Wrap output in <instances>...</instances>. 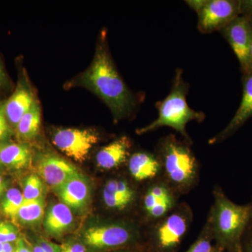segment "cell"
<instances>
[{
	"label": "cell",
	"instance_id": "cell-24",
	"mask_svg": "<svg viewBox=\"0 0 252 252\" xmlns=\"http://www.w3.org/2000/svg\"><path fill=\"white\" fill-rule=\"evenodd\" d=\"M214 238L213 233L211 228L210 222L209 221L207 228L203 230L198 240L192 245L187 252H212L214 247L212 241Z\"/></svg>",
	"mask_w": 252,
	"mask_h": 252
},
{
	"label": "cell",
	"instance_id": "cell-23",
	"mask_svg": "<svg viewBox=\"0 0 252 252\" xmlns=\"http://www.w3.org/2000/svg\"><path fill=\"white\" fill-rule=\"evenodd\" d=\"M170 198H172V194L165 186L154 185L149 189L144 197V209L148 213L158 203Z\"/></svg>",
	"mask_w": 252,
	"mask_h": 252
},
{
	"label": "cell",
	"instance_id": "cell-4",
	"mask_svg": "<svg viewBox=\"0 0 252 252\" xmlns=\"http://www.w3.org/2000/svg\"><path fill=\"white\" fill-rule=\"evenodd\" d=\"M161 165L172 185L180 189L189 187L195 178L197 162L191 150L170 135L160 144Z\"/></svg>",
	"mask_w": 252,
	"mask_h": 252
},
{
	"label": "cell",
	"instance_id": "cell-10",
	"mask_svg": "<svg viewBox=\"0 0 252 252\" xmlns=\"http://www.w3.org/2000/svg\"><path fill=\"white\" fill-rule=\"evenodd\" d=\"M130 229L124 225L112 223L92 227L84 232L85 245L96 250L125 246L132 240Z\"/></svg>",
	"mask_w": 252,
	"mask_h": 252
},
{
	"label": "cell",
	"instance_id": "cell-41",
	"mask_svg": "<svg viewBox=\"0 0 252 252\" xmlns=\"http://www.w3.org/2000/svg\"><path fill=\"white\" fill-rule=\"evenodd\" d=\"M0 163H1V162H0Z\"/></svg>",
	"mask_w": 252,
	"mask_h": 252
},
{
	"label": "cell",
	"instance_id": "cell-8",
	"mask_svg": "<svg viewBox=\"0 0 252 252\" xmlns=\"http://www.w3.org/2000/svg\"><path fill=\"white\" fill-rule=\"evenodd\" d=\"M220 32L231 46L241 66L242 72L245 74L248 71L252 40V19L240 15Z\"/></svg>",
	"mask_w": 252,
	"mask_h": 252
},
{
	"label": "cell",
	"instance_id": "cell-31",
	"mask_svg": "<svg viewBox=\"0 0 252 252\" xmlns=\"http://www.w3.org/2000/svg\"><path fill=\"white\" fill-rule=\"evenodd\" d=\"M10 87H11V81L5 70L4 64L0 60V91L9 90Z\"/></svg>",
	"mask_w": 252,
	"mask_h": 252
},
{
	"label": "cell",
	"instance_id": "cell-39",
	"mask_svg": "<svg viewBox=\"0 0 252 252\" xmlns=\"http://www.w3.org/2000/svg\"><path fill=\"white\" fill-rule=\"evenodd\" d=\"M129 252V251H124V252Z\"/></svg>",
	"mask_w": 252,
	"mask_h": 252
},
{
	"label": "cell",
	"instance_id": "cell-36",
	"mask_svg": "<svg viewBox=\"0 0 252 252\" xmlns=\"http://www.w3.org/2000/svg\"><path fill=\"white\" fill-rule=\"evenodd\" d=\"M32 249L33 252H45L44 250H42V248L38 245L37 243L34 244V245H32L31 244Z\"/></svg>",
	"mask_w": 252,
	"mask_h": 252
},
{
	"label": "cell",
	"instance_id": "cell-26",
	"mask_svg": "<svg viewBox=\"0 0 252 252\" xmlns=\"http://www.w3.org/2000/svg\"><path fill=\"white\" fill-rule=\"evenodd\" d=\"M12 130L5 114V100L0 101V143L9 138Z\"/></svg>",
	"mask_w": 252,
	"mask_h": 252
},
{
	"label": "cell",
	"instance_id": "cell-19",
	"mask_svg": "<svg viewBox=\"0 0 252 252\" xmlns=\"http://www.w3.org/2000/svg\"><path fill=\"white\" fill-rule=\"evenodd\" d=\"M41 126V107L39 101L35 99L31 108L18 123L15 131L21 140H31L35 138Z\"/></svg>",
	"mask_w": 252,
	"mask_h": 252
},
{
	"label": "cell",
	"instance_id": "cell-27",
	"mask_svg": "<svg viewBox=\"0 0 252 252\" xmlns=\"http://www.w3.org/2000/svg\"><path fill=\"white\" fill-rule=\"evenodd\" d=\"M174 198H170L158 203L148 212L149 216L152 219L161 218L165 216L167 212L173 206Z\"/></svg>",
	"mask_w": 252,
	"mask_h": 252
},
{
	"label": "cell",
	"instance_id": "cell-11",
	"mask_svg": "<svg viewBox=\"0 0 252 252\" xmlns=\"http://www.w3.org/2000/svg\"><path fill=\"white\" fill-rule=\"evenodd\" d=\"M35 99L27 73L24 69H20L14 92L9 98L5 99V114L12 130H15L18 123L31 108Z\"/></svg>",
	"mask_w": 252,
	"mask_h": 252
},
{
	"label": "cell",
	"instance_id": "cell-16",
	"mask_svg": "<svg viewBox=\"0 0 252 252\" xmlns=\"http://www.w3.org/2000/svg\"><path fill=\"white\" fill-rule=\"evenodd\" d=\"M74 220L70 208L65 204L58 203L49 207L44 220L46 233L53 237L62 236L70 228Z\"/></svg>",
	"mask_w": 252,
	"mask_h": 252
},
{
	"label": "cell",
	"instance_id": "cell-37",
	"mask_svg": "<svg viewBox=\"0 0 252 252\" xmlns=\"http://www.w3.org/2000/svg\"><path fill=\"white\" fill-rule=\"evenodd\" d=\"M5 189H6V184H5L4 180H3V179L1 178V176H0V195L3 193Z\"/></svg>",
	"mask_w": 252,
	"mask_h": 252
},
{
	"label": "cell",
	"instance_id": "cell-5",
	"mask_svg": "<svg viewBox=\"0 0 252 252\" xmlns=\"http://www.w3.org/2000/svg\"><path fill=\"white\" fill-rule=\"evenodd\" d=\"M187 4L198 14V28L204 34L220 31L240 16V0H189Z\"/></svg>",
	"mask_w": 252,
	"mask_h": 252
},
{
	"label": "cell",
	"instance_id": "cell-21",
	"mask_svg": "<svg viewBox=\"0 0 252 252\" xmlns=\"http://www.w3.org/2000/svg\"><path fill=\"white\" fill-rule=\"evenodd\" d=\"M24 202L23 193L18 189L12 188L7 190L1 203V209L3 214L12 219L16 220L18 212Z\"/></svg>",
	"mask_w": 252,
	"mask_h": 252
},
{
	"label": "cell",
	"instance_id": "cell-30",
	"mask_svg": "<svg viewBox=\"0 0 252 252\" xmlns=\"http://www.w3.org/2000/svg\"><path fill=\"white\" fill-rule=\"evenodd\" d=\"M36 243L42 248L45 252H61V245L52 243L46 239L40 238L37 240Z\"/></svg>",
	"mask_w": 252,
	"mask_h": 252
},
{
	"label": "cell",
	"instance_id": "cell-34",
	"mask_svg": "<svg viewBox=\"0 0 252 252\" xmlns=\"http://www.w3.org/2000/svg\"><path fill=\"white\" fill-rule=\"evenodd\" d=\"M16 245L13 243H0V252H14Z\"/></svg>",
	"mask_w": 252,
	"mask_h": 252
},
{
	"label": "cell",
	"instance_id": "cell-32",
	"mask_svg": "<svg viewBox=\"0 0 252 252\" xmlns=\"http://www.w3.org/2000/svg\"><path fill=\"white\" fill-rule=\"evenodd\" d=\"M240 14L252 19V0H240Z\"/></svg>",
	"mask_w": 252,
	"mask_h": 252
},
{
	"label": "cell",
	"instance_id": "cell-25",
	"mask_svg": "<svg viewBox=\"0 0 252 252\" xmlns=\"http://www.w3.org/2000/svg\"><path fill=\"white\" fill-rule=\"evenodd\" d=\"M18 240V231L9 223L0 224V243H14Z\"/></svg>",
	"mask_w": 252,
	"mask_h": 252
},
{
	"label": "cell",
	"instance_id": "cell-7",
	"mask_svg": "<svg viewBox=\"0 0 252 252\" xmlns=\"http://www.w3.org/2000/svg\"><path fill=\"white\" fill-rule=\"evenodd\" d=\"M189 219L185 211H179L166 217L154 233V252H176L188 229Z\"/></svg>",
	"mask_w": 252,
	"mask_h": 252
},
{
	"label": "cell",
	"instance_id": "cell-29",
	"mask_svg": "<svg viewBox=\"0 0 252 252\" xmlns=\"http://www.w3.org/2000/svg\"><path fill=\"white\" fill-rule=\"evenodd\" d=\"M61 252H87V249L84 244L70 241L61 245Z\"/></svg>",
	"mask_w": 252,
	"mask_h": 252
},
{
	"label": "cell",
	"instance_id": "cell-18",
	"mask_svg": "<svg viewBox=\"0 0 252 252\" xmlns=\"http://www.w3.org/2000/svg\"><path fill=\"white\" fill-rule=\"evenodd\" d=\"M32 153L26 144H0V162L13 170H21L31 165Z\"/></svg>",
	"mask_w": 252,
	"mask_h": 252
},
{
	"label": "cell",
	"instance_id": "cell-13",
	"mask_svg": "<svg viewBox=\"0 0 252 252\" xmlns=\"http://www.w3.org/2000/svg\"><path fill=\"white\" fill-rule=\"evenodd\" d=\"M55 191L61 203L75 210H81L86 206L90 197L89 184L82 174L68 181Z\"/></svg>",
	"mask_w": 252,
	"mask_h": 252
},
{
	"label": "cell",
	"instance_id": "cell-40",
	"mask_svg": "<svg viewBox=\"0 0 252 252\" xmlns=\"http://www.w3.org/2000/svg\"><path fill=\"white\" fill-rule=\"evenodd\" d=\"M0 224H1V222H0Z\"/></svg>",
	"mask_w": 252,
	"mask_h": 252
},
{
	"label": "cell",
	"instance_id": "cell-20",
	"mask_svg": "<svg viewBox=\"0 0 252 252\" xmlns=\"http://www.w3.org/2000/svg\"><path fill=\"white\" fill-rule=\"evenodd\" d=\"M45 198L25 200L18 212L16 220L25 225H36L40 223L44 215Z\"/></svg>",
	"mask_w": 252,
	"mask_h": 252
},
{
	"label": "cell",
	"instance_id": "cell-2",
	"mask_svg": "<svg viewBox=\"0 0 252 252\" xmlns=\"http://www.w3.org/2000/svg\"><path fill=\"white\" fill-rule=\"evenodd\" d=\"M252 217V205H237L217 190L210 221L217 247L225 252H240L242 238Z\"/></svg>",
	"mask_w": 252,
	"mask_h": 252
},
{
	"label": "cell",
	"instance_id": "cell-9",
	"mask_svg": "<svg viewBox=\"0 0 252 252\" xmlns=\"http://www.w3.org/2000/svg\"><path fill=\"white\" fill-rule=\"evenodd\" d=\"M36 170L41 180L54 190L81 175L75 165L51 153L41 154L37 157Z\"/></svg>",
	"mask_w": 252,
	"mask_h": 252
},
{
	"label": "cell",
	"instance_id": "cell-3",
	"mask_svg": "<svg viewBox=\"0 0 252 252\" xmlns=\"http://www.w3.org/2000/svg\"><path fill=\"white\" fill-rule=\"evenodd\" d=\"M181 69L176 70L170 94L163 100L158 102L156 104L158 110V119L149 125L139 129L137 133L140 135L147 133L166 126L180 132L187 142H191L186 130L187 124L191 121L202 122L205 116L204 113L196 112L189 107L187 101L189 84L184 81Z\"/></svg>",
	"mask_w": 252,
	"mask_h": 252
},
{
	"label": "cell",
	"instance_id": "cell-38",
	"mask_svg": "<svg viewBox=\"0 0 252 252\" xmlns=\"http://www.w3.org/2000/svg\"><path fill=\"white\" fill-rule=\"evenodd\" d=\"M212 252H225L224 250H222V249H220V248H219V247H215L214 248L213 250H212Z\"/></svg>",
	"mask_w": 252,
	"mask_h": 252
},
{
	"label": "cell",
	"instance_id": "cell-28",
	"mask_svg": "<svg viewBox=\"0 0 252 252\" xmlns=\"http://www.w3.org/2000/svg\"><path fill=\"white\" fill-rule=\"evenodd\" d=\"M240 252H252V217L242 238Z\"/></svg>",
	"mask_w": 252,
	"mask_h": 252
},
{
	"label": "cell",
	"instance_id": "cell-12",
	"mask_svg": "<svg viewBox=\"0 0 252 252\" xmlns=\"http://www.w3.org/2000/svg\"><path fill=\"white\" fill-rule=\"evenodd\" d=\"M243 97L240 107L228 126L210 143H217L228 138L252 117V73L244 74Z\"/></svg>",
	"mask_w": 252,
	"mask_h": 252
},
{
	"label": "cell",
	"instance_id": "cell-33",
	"mask_svg": "<svg viewBox=\"0 0 252 252\" xmlns=\"http://www.w3.org/2000/svg\"><path fill=\"white\" fill-rule=\"evenodd\" d=\"M16 248L18 252H33L31 244L28 243L22 238H18L16 242Z\"/></svg>",
	"mask_w": 252,
	"mask_h": 252
},
{
	"label": "cell",
	"instance_id": "cell-6",
	"mask_svg": "<svg viewBox=\"0 0 252 252\" xmlns=\"http://www.w3.org/2000/svg\"><path fill=\"white\" fill-rule=\"evenodd\" d=\"M99 135L92 129L60 128L52 140L56 147L77 162H84L93 147L98 142Z\"/></svg>",
	"mask_w": 252,
	"mask_h": 252
},
{
	"label": "cell",
	"instance_id": "cell-17",
	"mask_svg": "<svg viewBox=\"0 0 252 252\" xmlns=\"http://www.w3.org/2000/svg\"><path fill=\"white\" fill-rule=\"evenodd\" d=\"M128 168L131 175L136 180H147L154 178L159 173L161 162L152 154L136 152L129 159Z\"/></svg>",
	"mask_w": 252,
	"mask_h": 252
},
{
	"label": "cell",
	"instance_id": "cell-15",
	"mask_svg": "<svg viewBox=\"0 0 252 252\" xmlns=\"http://www.w3.org/2000/svg\"><path fill=\"white\" fill-rule=\"evenodd\" d=\"M135 193L125 180H111L103 190V200L107 207L114 210H125L135 199Z\"/></svg>",
	"mask_w": 252,
	"mask_h": 252
},
{
	"label": "cell",
	"instance_id": "cell-22",
	"mask_svg": "<svg viewBox=\"0 0 252 252\" xmlns=\"http://www.w3.org/2000/svg\"><path fill=\"white\" fill-rule=\"evenodd\" d=\"M44 184L40 177L36 174H32L26 179L23 185L24 200H36L44 197Z\"/></svg>",
	"mask_w": 252,
	"mask_h": 252
},
{
	"label": "cell",
	"instance_id": "cell-14",
	"mask_svg": "<svg viewBox=\"0 0 252 252\" xmlns=\"http://www.w3.org/2000/svg\"><path fill=\"white\" fill-rule=\"evenodd\" d=\"M131 143L127 137H120L99 151L96 156L97 165L104 170L120 166L127 159Z\"/></svg>",
	"mask_w": 252,
	"mask_h": 252
},
{
	"label": "cell",
	"instance_id": "cell-35",
	"mask_svg": "<svg viewBox=\"0 0 252 252\" xmlns=\"http://www.w3.org/2000/svg\"><path fill=\"white\" fill-rule=\"evenodd\" d=\"M248 73H252V40L251 48H250V57H249L248 71H247V72L245 73V74H248Z\"/></svg>",
	"mask_w": 252,
	"mask_h": 252
},
{
	"label": "cell",
	"instance_id": "cell-1",
	"mask_svg": "<svg viewBox=\"0 0 252 252\" xmlns=\"http://www.w3.org/2000/svg\"><path fill=\"white\" fill-rule=\"evenodd\" d=\"M67 86H80L92 91L107 104L117 121L129 115L136 104L134 94L121 77L109 54L106 31L99 36L90 66Z\"/></svg>",
	"mask_w": 252,
	"mask_h": 252
}]
</instances>
